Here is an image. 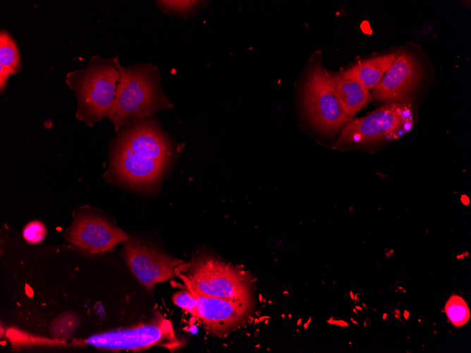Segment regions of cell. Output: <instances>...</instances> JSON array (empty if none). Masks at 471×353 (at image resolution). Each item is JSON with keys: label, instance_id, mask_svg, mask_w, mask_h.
<instances>
[{"label": "cell", "instance_id": "1", "mask_svg": "<svg viewBox=\"0 0 471 353\" xmlns=\"http://www.w3.org/2000/svg\"><path fill=\"white\" fill-rule=\"evenodd\" d=\"M128 126L114 144L112 171L132 186L149 187L166 166L172 154L171 144L153 120H138Z\"/></svg>", "mask_w": 471, "mask_h": 353}, {"label": "cell", "instance_id": "2", "mask_svg": "<svg viewBox=\"0 0 471 353\" xmlns=\"http://www.w3.org/2000/svg\"><path fill=\"white\" fill-rule=\"evenodd\" d=\"M116 63L120 78L114 99L106 114L116 132L122 126L173 106L161 89L157 66L142 63L123 67L118 56Z\"/></svg>", "mask_w": 471, "mask_h": 353}, {"label": "cell", "instance_id": "3", "mask_svg": "<svg viewBox=\"0 0 471 353\" xmlns=\"http://www.w3.org/2000/svg\"><path fill=\"white\" fill-rule=\"evenodd\" d=\"M119 78L116 57L93 56L83 68L68 72L66 82L77 98L76 117L91 126L94 121L106 116Z\"/></svg>", "mask_w": 471, "mask_h": 353}, {"label": "cell", "instance_id": "4", "mask_svg": "<svg viewBox=\"0 0 471 353\" xmlns=\"http://www.w3.org/2000/svg\"><path fill=\"white\" fill-rule=\"evenodd\" d=\"M176 276L192 292L251 304V284L234 266L208 255L201 254L180 264Z\"/></svg>", "mask_w": 471, "mask_h": 353}, {"label": "cell", "instance_id": "5", "mask_svg": "<svg viewBox=\"0 0 471 353\" xmlns=\"http://www.w3.org/2000/svg\"><path fill=\"white\" fill-rule=\"evenodd\" d=\"M412 124L410 104L388 103L364 117L352 119L346 123L336 144L344 146L396 139L408 132Z\"/></svg>", "mask_w": 471, "mask_h": 353}, {"label": "cell", "instance_id": "6", "mask_svg": "<svg viewBox=\"0 0 471 353\" xmlns=\"http://www.w3.org/2000/svg\"><path fill=\"white\" fill-rule=\"evenodd\" d=\"M85 342L97 349L114 352H136L153 346H160L173 352L184 344L176 336L171 321L158 313L149 322L96 333L87 338Z\"/></svg>", "mask_w": 471, "mask_h": 353}, {"label": "cell", "instance_id": "7", "mask_svg": "<svg viewBox=\"0 0 471 353\" xmlns=\"http://www.w3.org/2000/svg\"><path fill=\"white\" fill-rule=\"evenodd\" d=\"M304 106L312 124L324 134L339 132L352 120L338 104L329 73L319 63L308 73L304 88Z\"/></svg>", "mask_w": 471, "mask_h": 353}, {"label": "cell", "instance_id": "8", "mask_svg": "<svg viewBox=\"0 0 471 353\" xmlns=\"http://www.w3.org/2000/svg\"><path fill=\"white\" fill-rule=\"evenodd\" d=\"M123 246L124 259L134 275L147 290L176 276V268L183 261L133 240Z\"/></svg>", "mask_w": 471, "mask_h": 353}, {"label": "cell", "instance_id": "9", "mask_svg": "<svg viewBox=\"0 0 471 353\" xmlns=\"http://www.w3.org/2000/svg\"><path fill=\"white\" fill-rule=\"evenodd\" d=\"M421 78L422 68L417 59L412 54L402 52L398 54L371 94L376 100L386 104H410Z\"/></svg>", "mask_w": 471, "mask_h": 353}, {"label": "cell", "instance_id": "10", "mask_svg": "<svg viewBox=\"0 0 471 353\" xmlns=\"http://www.w3.org/2000/svg\"><path fill=\"white\" fill-rule=\"evenodd\" d=\"M192 293L197 302V318L213 333L221 335L234 329L249 316L251 304Z\"/></svg>", "mask_w": 471, "mask_h": 353}, {"label": "cell", "instance_id": "11", "mask_svg": "<svg viewBox=\"0 0 471 353\" xmlns=\"http://www.w3.org/2000/svg\"><path fill=\"white\" fill-rule=\"evenodd\" d=\"M66 239L82 249L100 253L128 240V237L122 230L102 218L84 216L73 223Z\"/></svg>", "mask_w": 471, "mask_h": 353}, {"label": "cell", "instance_id": "12", "mask_svg": "<svg viewBox=\"0 0 471 353\" xmlns=\"http://www.w3.org/2000/svg\"><path fill=\"white\" fill-rule=\"evenodd\" d=\"M334 93L343 111L352 117L372 100L369 89L355 80L329 73Z\"/></svg>", "mask_w": 471, "mask_h": 353}, {"label": "cell", "instance_id": "13", "mask_svg": "<svg viewBox=\"0 0 471 353\" xmlns=\"http://www.w3.org/2000/svg\"><path fill=\"white\" fill-rule=\"evenodd\" d=\"M398 54L391 53L358 61L341 74L355 80L367 89H374L393 64Z\"/></svg>", "mask_w": 471, "mask_h": 353}, {"label": "cell", "instance_id": "14", "mask_svg": "<svg viewBox=\"0 0 471 353\" xmlns=\"http://www.w3.org/2000/svg\"><path fill=\"white\" fill-rule=\"evenodd\" d=\"M21 61L17 44L6 30L0 32V89L2 93L8 78L21 70Z\"/></svg>", "mask_w": 471, "mask_h": 353}, {"label": "cell", "instance_id": "15", "mask_svg": "<svg viewBox=\"0 0 471 353\" xmlns=\"http://www.w3.org/2000/svg\"><path fill=\"white\" fill-rule=\"evenodd\" d=\"M445 312L450 321L456 327L465 325L470 313L465 301L458 295H452L445 305Z\"/></svg>", "mask_w": 471, "mask_h": 353}, {"label": "cell", "instance_id": "16", "mask_svg": "<svg viewBox=\"0 0 471 353\" xmlns=\"http://www.w3.org/2000/svg\"><path fill=\"white\" fill-rule=\"evenodd\" d=\"M159 7L164 12L173 14H189L195 12L198 4L202 1H157Z\"/></svg>", "mask_w": 471, "mask_h": 353}, {"label": "cell", "instance_id": "17", "mask_svg": "<svg viewBox=\"0 0 471 353\" xmlns=\"http://www.w3.org/2000/svg\"><path fill=\"white\" fill-rule=\"evenodd\" d=\"M78 323V318L71 314H65L58 318L51 327V333L57 337H66L71 333Z\"/></svg>", "mask_w": 471, "mask_h": 353}, {"label": "cell", "instance_id": "18", "mask_svg": "<svg viewBox=\"0 0 471 353\" xmlns=\"http://www.w3.org/2000/svg\"><path fill=\"white\" fill-rule=\"evenodd\" d=\"M173 303L178 307L197 318V302L195 295L188 290H182L174 294Z\"/></svg>", "mask_w": 471, "mask_h": 353}, {"label": "cell", "instance_id": "19", "mask_svg": "<svg viewBox=\"0 0 471 353\" xmlns=\"http://www.w3.org/2000/svg\"><path fill=\"white\" fill-rule=\"evenodd\" d=\"M46 233L44 225L40 221H34L25 226L23 230V235L27 242L37 244L44 240Z\"/></svg>", "mask_w": 471, "mask_h": 353}]
</instances>
